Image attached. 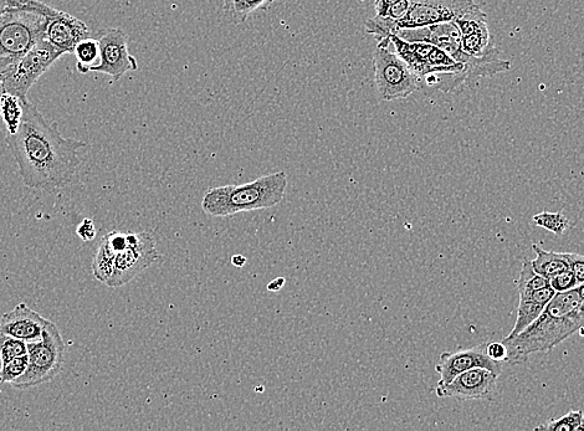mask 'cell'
<instances>
[{
	"mask_svg": "<svg viewBox=\"0 0 584 431\" xmlns=\"http://www.w3.org/2000/svg\"><path fill=\"white\" fill-rule=\"evenodd\" d=\"M232 264L237 266V268H243L247 264V258L243 255H234L232 258Z\"/></svg>",
	"mask_w": 584,
	"mask_h": 431,
	"instance_id": "e575fe53",
	"label": "cell"
},
{
	"mask_svg": "<svg viewBox=\"0 0 584 431\" xmlns=\"http://www.w3.org/2000/svg\"><path fill=\"white\" fill-rule=\"evenodd\" d=\"M479 8L474 0H411L406 15L396 24L398 30L432 27L453 23Z\"/></svg>",
	"mask_w": 584,
	"mask_h": 431,
	"instance_id": "8fae6325",
	"label": "cell"
},
{
	"mask_svg": "<svg viewBox=\"0 0 584 431\" xmlns=\"http://www.w3.org/2000/svg\"><path fill=\"white\" fill-rule=\"evenodd\" d=\"M375 86L379 100H404L420 89V81L407 64L392 50L389 39L378 41L373 54Z\"/></svg>",
	"mask_w": 584,
	"mask_h": 431,
	"instance_id": "ba28073f",
	"label": "cell"
},
{
	"mask_svg": "<svg viewBox=\"0 0 584 431\" xmlns=\"http://www.w3.org/2000/svg\"><path fill=\"white\" fill-rule=\"evenodd\" d=\"M127 239V248L116 255L114 273L106 284L111 289L127 285L160 259L150 233H127Z\"/></svg>",
	"mask_w": 584,
	"mask_h": 431,
	"instance_id": "30bf717a",
	"label": "cell"
},
{
	"mask_svg": "<svg viewBox=\"0 0 584 431\" xmlns=\"http://www.w3.org/2000/svg\"><path fill=\"white\" fill-rule=\"evenodd\" d=\"M396 34L404 40L425 41V43L437 45L458 63L466 66L470 85H475L480 79L493 78L495 75L507 73L511 69L510 61L500 58V50L481 59L466 54L461 48L460 32L454 22L432 25V27L398 30Z\"/></svg>",
	"mask_w": 584,
	"mask_h": 431,
	"instance_id": "8992f818",
	"label": "cell"
},
{
	"mask_svg": "<svg viewBox=\"0 0 584 431\" xmlns=\"http://www.w3.org/2000/svg\"><path fill=\"white\" fill-rule=\"evenodd\" d=\"M25 2L27 0H0V13L9 8L19 7V5H23Z\"/></svg>",
	"mask_w": 584,
	"mask_h": 431,
	"instance_id": "d6a6232c",
	"label": "cell"
},
{
	"mask_svg": "<svg viewBox=\"0 0 584 431\" xmlns=\"http://www.w3.org/2000/svg\"><path fill=\"white\" fill-rule=\"evenodd\" d=\"M570 269L576 276L577 284L581 285L584 282V255L576 253H565Z\"/></svg>",
	"mask_w": 584,
	"mask_h": 431,
	"instance_id": "f546056e",
	"label": "cell"
},
{
	"mask_svg": "<svg viewBox=\"0 0 584 431\" xmlns=\"http://www.w3.org/2000/svg\"><path fill=\"white\" fill-rule=\"evenodd\" d=\"M474 368H485L496 374L501 373V363L494 361L486 353V345L468 348L457 352L440 354L435 371L440 376L438 387L447 386L459 374Z\"/></svg>",
	"mask_w": 584,
	"mask_h": 431,
	"instance_id": "5bb4252c",
	"label": "cell"
},
{
	"mask_svg": "<svg viewBox=\"0 0 584 431\" xmlns=\"http://www.w3.org/2000/svg\"><path fill=\"white\" fill-rule=\"evenodd\" d=\"M76 69L80 74H89L100 64L101 50L99 40L86 38L81 40L74 50Z\"/></svg>",
	"mask_w": 584,
	"mask_h": 431,
	"instance_id": "7402d4cb",
	"label": "cell"
},
{
	"mask_svg": "<svg viewBox=\"0 0 584 431\" xmlns=\"http://www.w3.org/2000/svg\"><path fill=\"white\" fill-rule=\"evenodd\" d=\"M87 25L74 15L50 8L45 39L65 54L74 53L81 40L89 38Z\"/></svg>",
	"mask_w": 584,
	"mask_h": 431,
	"instance_id": "e0dca14e",
	"label": "cell"
},
{
	"mask_svg": "<svg viewBox=\"0 0 584 431\" xmlns=\"http://www.w3.org/2000/svg\"><path fill=\"white\" fill-rule=\"evenodd\" d=\"M50 8L38 0H27L0 13V80L45 39Z\"/></svg>",
	"mask_w": 584,
	"mask_h": 431,
	"instance_id": "5b68a950",
	"label": "cell"
},
{
	"mask_svg": "<svg viewBox=\"0 0 584 431\" xmlns=\"http://www.w3.org/2000/svg\"><path fill=\"white\" fill-rule=\"evenodd\" d=\"M29 366L28 354L12 359L7 363H2L0 368V384H12L27 372Z\"/></svg>",
	"mask_w": 584,
	"mask_h": 431,
	"instance_id": "83f0119b",
	"label": "cell"
},
{
	"mask_svg": "<svg viewBox=\"0 0 584 431\" xmlns=\"http://www.w3.org/2000/svg\"><path fill=\"white\" fill-rule=\"evenodd\" d=\"M411 0H375V17L365 24L367 34L378 41L387 40L396 32V24L407 14Z\"/></svg>",
	"mask_w": 584,
	"mask_h": 431,
	"instance_id": "ac0fdd59",
	"label": "cell"
},
{
	"mask_svg": "<svg viewBox=\"0 0 584 431\" xmlns=\"http://www.w3.org/2000/svg\"><path fill=\"white\" fill-rule=\"evenodd\" d=\"M532 250L536 253V259L531 260L532 268L547 280L570 269L565 253L545 250L539 244L532 245Z\"/></svg>",
	"mask_w": 584,
	"mask_h": 431,
	"instance_id": "ffe728a7",
	"label": "cell"
},
{
	"mask_svg": "<svg viewBox=\"0 0 584 431\" xmlns=\"http://www.w3.org/2000/svg\"><path fill=\"white\" fill-rule=\"evenodd\" d=\"M288 184V174L276 172L240 186L215 187L204 194L202 208L214 218L273 208L283 202Z\"/></svg>",
	"mask_w": 584,
	"mask_h": 431,
	"instance_id": "277c9868",
	"label": "cell"
},
{
	"mask_svg": "<svg viewBox=\"0 0 584 431\" xmlns=\"http://www.w3.org/2000/svg\"><path fill=\"white\" fill-rule=\"evenodd\" d=\"M584 327V301L576 287L558 292L548 302L545 310L526 330L504 341L509 358L507 362L520 364L532 354L548 352Z\"/></svg>",
	"mask_w": 584,
	"mask_h": 431,
	"instance_id": "7a4b0ae2",
	"label": "cell"
},
{
	"mask_svg": "<svg viewBox=\"0 0 584 431\" xmlns=\"http://www.w3.org/2000/svg\"><path fill=\"white\" fill-rule=\"evenodd\" d=\"M65 343L58 326L49 321L43 338L38 342L28 343L29 366L27 372L12 383L14 388L25 389L49 383L63 371L65 363Z\"/></svg>",
	"mask_w": 584,
	"mask_h": 431,
	"instance_id": "52a82bcc",
	"label": "cell"
},
{
	"mask_svg": "<svg viewBox=\"0 0 584 431\" xmlns=\"http://www.w3.org/2000/svg\"><path fill=\"white\" fill-rule=\"evenodd\" d=\"M499 374L485 368H474L459 374L447 386L435 389L439 398L485 400L493 398Z\"/></svg>",
	"mask_w": 584,
	"mask_h": 431,
	"instance_id": "4fadbf2b",
	"label": "cell"
},
{
	"mask_svg": "<svg viewBox=\"0 0 584 431\" xmlns=\"http://www.w3.org/2000/svg\"><path fill=\"white\" fill-rule=\"evenodd\" d=\"M63 55H65L64 51L56 48L50 41L40 40L4 76L2 81L5 92L19 97V99L28 100L29 90Z\"/></svg>",
	"mask_w": 584,
	"mask_h": 431,
	"instance_id": "9c48e42d",
	"label": "cell"
},
{
	"mask_svg": "<svg viewBox=\"0 0 584 431\" xmlns=\"http://www.w3.org/2000/svg\"><path fill=\"white\" fill-rule=\"evenodd\" d=\"M394 51L417 76L420 85L444 94H457L469 84L468 69L452 56L425 41H408L397 34L389 37Z\"/></svg>",
	"mask_w": 584,
	"mask_h": 431,
	"instance_id": "3957f363",
	"label": "cell"
},
{
	"mask_svg": "<svg viewBox=\"0 0 584 431\" xmlns=\"http://www.w3.org/2000/svg\"><path fill=\"white\" fill-rule=\"evenodd\" d=\"M0 115L7 128V135H14L18 131L23 117V100L8 92H4L0 99Z\"/></svg>",
	"mask_w": 584,
	"mask_h": 431,
	"instance_id": "cb8c5ba5",
	"label": "cell"
},
{
	"mask_svg": "<svg viewBox=\"0 0 584 431\" xmlns=\"http://www.w3.org/2000/svg\"><path fill=\"white\" fill-rule=\"evenodd\" d=\"M4 92H5L4 82L0 80V99H2Z\"/></svg>",
	"mask_w": 584,
	"mask_h": 431,
	"instance_id": "8d00e7d4",
	"label": "cell"
},
{
	"mask_svg": "<svg viewBox=\"0 0 584 431\" xmlns=\"http://www.w3.org/2000/svg\"><path fill=\"white\" fill-rule=\"evenodd\" d=\"M7 143L25 186L48 193L73 181L78 152L87 146L61 135L58 123L46 120L29 100H23L22 121L14 135H7Z\"/></svg>",
	"mask_w": 584,
	"mask_h": 431,
	"instance_id": "6da1fadb",
	"label": "cell"
},
{
	"mask_svg": "<svg viewBox=\"0 0 584 431\" xmlns=\"http://www.w3.org/2000/svg\"><path fill=\"white\" fill-rule=\"evenodd\" d=\"M519 290L520 302L517 309V318L514 327L509 333V338L520 335L527 327L535 322L545 310L548 302L556 295L551 286L540 290L517 289Z\"/></svg>",
	"mask_w": 584,
	"mask_h": 431,
	"instance_id": "d6986e66",
	"label": "cell"
},
{
	"mask_svg": "<svg viewBox=\"0 0 584 431\" xmlns=\"http://www.w3.org/2000/svg\"><path fill=\"white\" fill-rule=\"evenodd\" d=\"M28 354V343L18 338L0 335V362L7 363L14 358Z\"/></svg>",
	"mask_w": 584,
	"mask_h": 431,
	"instance_id": "4316f807",
	"label": "cell"
},
{
	"mask_svg": "<svg viewBox=\"0 0 584 431\" xmlns=\"http://www.w3.org/2000/svg\"><path fill=\"white\" fill-rule=\"evenodd\" d=\"M101 60L91 73L109 75L112 82L119 81L128 71H136L138 63L130 54L127 35L122 29H106L100 33Z\"/></svg>",
	"mask_w": 584,
	"mask_h": 431,
	"instance_id": "7c38bea8",
	"label": "cell"
},
{
	"mask_svg": "<svg viewBox=\"0 0 584 431\" xmlns=\"http://www.w3.org/2000/svg\"><path fill=\"white\" fill-rule=\"evenodd\" d=\"M116 251L111 248L105 238H102L99 248H97L94 260H92V274L97 281L107 284L112 273H114V264Z\"/></svg>",
	"mask_w": 584,
	"mask_h": 431,
	"instance_id": "603a6c76",
	"label": "cell"
},
{
	"mask_svg": "<svg viewBox=\"0 0 584 431\" xmlns=\"http://www.w3.org/2000/svg\"><path fill=\"white\" fill-rule=\"evenodd\" d=\"M536 430L546 431H584V413L582 410H570L557 419L548 420Z\"/></svg>",
	"mask_w": 584,
	"mask_h": 431,
	"instance_id": "d4e9b609",
	"label": "cell"
},
{
	"mask_svg": "<svg viewBox=\"0 0 584 431\" xmlns=\"http://www.w3.org/2000/svg\"><path fill=\"white\" fill-rule=\"evenodd\" d=\"M576 290H577L578 294H580L581 299L584 301V282H583V284L578 285L576 287Z\"/></svg>",
	"mask_w": 584,
	"mask_h": 431,
	"instance_id": "d590c367",
	"label": "cell"
},
{
	"mask_svg": "<svg viewBox=\"0 0 584 431\" xmlns=\"http://www.w3.org/2000/svg\"><path fill=\"white\" fill-rule=\"evenodd\" d=\"M486 353L491 359L500 363L507 362V358H509V351H507L504 342H490L489 345H486Z\"/></svg>",
	"mask_w": 584,
	"mask_h": 431,
	"instance_id": "4dcf8cb0",
	"label": "cell"
},
{
	"mask_svg": "<svg viewBox=\"0 0 584 431\" xmlns=\"http://www.w3.org/2000/svg\"><path fill=\"white\" fill-rule=\"evenodd\" d=\"M76 234L85 243H89L96 238L97 232L94 222L91 219L86 218L80 223L78 229H76Z\"/></svg>",
	"mask_w": 584,
	"mask_h": 431,
	"instance_id": "1f68e13d",
	"label": "cell"
},
{
	"mask_svg": "<svg viewBox=\"0 0 584 431\" xmlns=\"http://www.w3.org/2000/svg\"><path fill=\"white\" fill-rule=\"evenodd\" d=\"M49 320L20 302L12 311L0 316V335L18 338L27 343L42 340Z\"/></svg>",
	"mask_w": 584,
	"mask_h": 431,
	"instance_id": "2e32d148",
	"label": "cell"
},
{
	"mask_svg": "<svg viewBox=\"0 0 584 431\" xmlns=\"http://www.w3.org/2000/svg\"><path fill=\"white\" fill-rule=\"evenodd\" d=\"M548 282H550V286L555 290L556 294L558 292L570 291L578 286L576 276L571 269L562 271V273L551 277Z\"/></svg>",
	"mask_w": 584,
	"mask_h": 431,
	"instance_id": "f1b7e54d",
	"label": "cell"
},
{
	"mask_svg": "<svg viewBox=\"0 0 584 431\" xmlns=\"http://www.w3.org/2000/svg\"><path fill=\"white\" fill-rule=\"evenodd\" d=\"M532 223H534L536 227L546 229L548 232L556 235H562L566 230L571 228L570 220L566 218V215H563L560 212H542L536 214L535 217L532 218Z\"/></svg>",
	"mask_w": 584,
	"mask_h": 431,
	"instance_id": "484cf974",
	"label": "cell"
},
{
	"mask_svg": "<svg viewBox=\"0 0 584 431\" xmlns=\"http://www.w3.org/2000/svg\"><path fill=\"white\" fill-rule=\"evenodd\" d=\"M274 2L275 0H223V8L234 24H243L256 10L268 8Z\"/></svg>",
	"mask_w": 584,
	"mask_h": 431,
	"instance_id": "44dd1931",
	"label": "cell"
},
{
	"mask_svg": "<svg viewBox=\"0 0 584 431\" xmlns=\"http://www.w3.org/2000/svg\"><path fill=\"white\" fill-rule=\"evenodd\" d=\"M460 32L461 48L473 58H485L499 51L490 33L488 18L483 10L476 8L454 22Z\"/></svg>",
	"mask_w": 584,
	"mask_h": 431,
	"instance_id": "9a60e30c",
	"label": "cell"
},
{
	"mask_svg": "<svg viewBox=\"0 0 584 431\" xmlns=\"http://www.w3.org/2000/svg\"><path fill=\"white\" fill-rule=\"evenodd\" d=\"M284 285H285L284 277H278V279H275L270 282V284L268 285V290L273 292H279L281 289H283Z\"/></svg>",
	"mask_w": 584,
	"mask_h": 431,
	"instance_id": "836d02e7",
	"label": "cell"
}]
</instances>
